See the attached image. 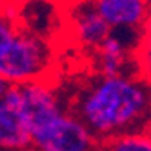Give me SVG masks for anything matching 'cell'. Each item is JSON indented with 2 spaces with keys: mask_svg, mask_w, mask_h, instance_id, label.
<instances>
[{
  "mask_svg": "<svg viewBox=\"0 0 151 151\" xmlns=\"http://www.w3.org/2000/svg\"><path fill=\"white\" fill-rule=\"evenodd\" d=\"M73 115L102 144L142 131L151 118V86L140 75H100L78 93Z\"/></svg>",
  "mask_w": 151,
  "mask_h": 151,
  "instance_id": "obj_1",
  "label": "cell"
},
{
  "mask_svg": "<svg viewBox=\"0 0 151 151\" xmlns=\"http://www.w3.org/2000/svg\"><path fill=\"white\" fill-rule=\"evenodd\" d=\"M20 89L33 146L38 151H95L99 140L73 113L60 106L55 89L47 82H29Z\"/></svg>",
  "mask_w": 151,
  "mask_h": 151,
  "instance_id": "obj_2",
  "label": "cell"
},
{
  "mask_svg": "<svg viewBox=\"0 0 151 151\" xmlns=\"http://www.w3.org/2000/svg\"><path fill=\"white\" fill-rule=\"evenodd\" d=\"M51 64L47 42L29 29H22L18 20L0 11V77L11 86H24L42 80Z\"/></svg>",
  "mask_w": 151,
  "mask_h": 151,
  "instance_id": "obj_3",
  "label": "cell"
},
{
  "mask_svg": "<svg viewBox=\"0 0 151 151\" xmlns=\"http://www.w3.org/2000/svg\"><path fill=\"white\" fill-rule=\"evenodd\" d=\"M31 146L33 138L22 89L20 86H9L0 99V149L24 151Z\"/></svg>",
  "mask_w": 151,
  "mask_h": 151,
  "instance_id": "obj_4",
  "label": "cell"
},
{
  "mask_svg": "<svg viewBox=\"0 0 151 151\" xmlns=\"http://www.w3.org/2000/svg\"><path fill=\"white\" fill-rule=\"evenodd\" d=\"M95 7L111 29L142 31L151 13L147 0H95Z\"/></svg>",
  "mask_w": 151,
  "mask_h": 151,
  "instance_id": "obj_5",
  "label": "cell"
},
{
  "mask_svg": "<svg viewBox=\"0 0 151 151\" xmlns=\"http://www.w3.org/2000/svg\"><path fill=\"white\" fill-rule=\"evenodd\" d=\"M73 27H75L77 40L82 46L96 47V49H99L104 44V40L111 35L109 24L100 17L95 4L93 6H82L78 9L75 18H73Z\"/></svg>",
  "mask_w": 151,
  "mask_h": 151,
  "instance_id": "obj_6",
  "label": "cell"
},
{
  "mask_svg": "<svg viewBox=\"0 0 151 151\" xmlns=\"http://www.w3.org/2000/svg\"><path fill=\"white\" fill-rule=\"evenodd\" d=\"M96 55H99V69L102 77L124 75V66L127 64V44L124 38L109 35L96 49Z\"/></svg>",
  "mask_w": 151,
  "mask_h": 151,
  "instance_id": "obj_7",
  "label": "cell"
},
{
  "mask_svg": "<svg viewBox=\"0 0 151 151\" xmlns=\"http://www.w3.org/2000/svg\"><path fill=\"white\" fill-rule=\"evenodd\" d=\"M135 66L138 75L151 86V13L138 35L135 47Z\"/></svg>",
  "mask_w": 151,
  "mask_h": 151,
  "instance_id": "obj_8",
  "label": "cell"
},
{
  "mask_svg": "<svg viewBox=\"0 0 151 151\" xmlns=\"http://www.w3.org/2000/svg\"><path fill=\"white\" fill-rule=\"evenodd\" d=\"M104 151H151V137L146 129L115 137L102 144Z\"/></svg>",
  "mask_w": 151,
  "mask_h": 151,
  "instance_id": "obj_9",
  "label": "cell"
},
{
  "mask_svg": "<svg viewBox=\"0 0 151 151\" xmlns=\"http://www.w3.org/2000/svg\"><path fill=\"white\" fill-rule=\"evenodd\" d=\"M9 86H11V84H9V82H6L2 77H0V99H2V96L6 95V91L9 89Z\"/></svg>",
  "mask_w": 151,
  "mask_h": 151,
  "instance_id": "obj_10",
  "label": "cell"
},
{
  "mask_svg": "<svg viewBox=\"0 0 151 151\" xmlns=\"http://www.w3.org/2000/svg\"><path fill=\"white\" fill-rule=\"evenodd\" d=\"M146 131H147V135L151 137V118H149V122H147V127H146Z\"/></svg>",
  "mask_w": 151,
  "mask_h": 151,
  "instance_id": "obj_11",
  "label": "cell"
},
{
  "mask_svg": "<svg viewBox=\"0 0 151 151\" xmlns=\"http://www.w3.org/2000/svg\"><path fill=\"white\" fill-rule=\"evenodd\" d=\"M147 2H151V0H147Z\"/></svg>",
  "mask_w": 151,
  "mask_h": 151,
  "instance_id": "obj_12",
  "label": "cell"
}]
</instances>
